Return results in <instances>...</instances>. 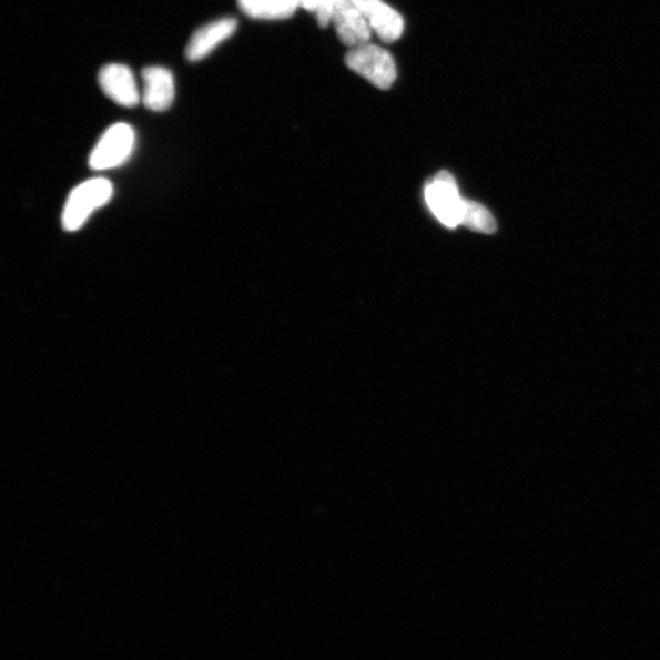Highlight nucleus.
Listing matches in <instances>:
<instances>
[{"mask_svg": "<svg viewBox=\"0 0 660 660\" xmlns=\"http://www.w3.org/2000/svg\"><path fill=\"white\" fill-rule=\"evenodd\" d=\"M114 189L110 180L93 177L78 185L65 202L62 225L63 230L74 233L81 230L91 215L110 203Z\"/></svg>", "mask_w": 660, "mask_h": 660, "instance_id": "1", "label": "nucleus"}, {"mask_svg": "<svg viewBox=\"0 0 660 660\" xmlns=\"http://www.w3.org/2000/svg\"><path fill=\"white\" fill-rule=\"evenodd\" d=\"M345 63L354 73L382 90H388L398 77L393 55L384 48L365 43L352 48L345 57Z\"/></svg>", "mask_w": 660, "mask_h": 660, "instance_id": "2", "label": "nucleus"}, {"mask_svg": "<svg viewBox=\"0 0 660 660\" xmlns=\"http://www.w3.org/2000/svg\"><path fill=\"white\" fill-rule=\"evenodd\" d=\"M136 145L135 130L126 123L108 128L90 154V167L94 172L115 170L126 163Z\"/></svg>", "mask_w": 660, "mask_h": 660, "instance_id": "3", "label": "nucleus"}, {"mask_svg": "<svg viewBox=\"0 0 660 660\" xmlns=\"http://www.w3.org/2000/svg\"><path fill=\"white\" fill-rule=\"evenodd\" d=\"M427 205L436 219L450 230L461 225L466 200L449 172H439L425 190Z\"/></svg>", "mask_w": 660, "mask_h": 660, "instance_id": "4", "label": "nucleus"}, {"mask_svg": "<svg viewBox=\"0 0 660 660\" xmlns=\"http://www.w3.org/2000/svg\"><path fill=\"white\" fill-rule=\"evenodd\" d=\"M332 23L339 40L354 48L369 42L372 29L362 8L351 0H335Z\"/></svg>", "mask_w": 660, "mask_h": 660, "instance_id": "5", "label": "nucleus"}, {"mask_svg": "<svg viewBox=\"0 0 660 660\" xmlns=\"http://www.w3.org/2000/svg\"><path fill=\"white\" fill-rule=\"evenodd\" d=\"M99 82L108 99L125 108L136 106L142 101L134 74L123 64H108L99 74Z\"/></svg>", "mask_w": 660, "mask_h": 660, "instance_id": "6", "label": "nucleus"}, {"mask_svg": "<svg viewBox=\"0 0 660 660\" xmlns=\"http://www.w3.org/2000/svg\"><path fill=\"white\" fill-rule=\"evenodd\" d=\"M237 29L234 18H222L209 22L191 35L186 47V58L192 63L209 57L215 48L231 39Z\"/></svg>", "mask_w": 660, "mask_h": 660, "instance_id": "7", "label": "nucleus"}, {"mask_svg": "<svg viewBox=\"0 0 660 660\" xmlns=\"http://www.w3.org/2000/svg\"><path fill=\"white\" fill-rule=\"evenodd\" d=\"M142 102L152 112L170 110L175 99V82L171 70L149 67L142 70Z\"/></svg>", "mask_w": 660, "mask_h": 660, "instance_id": "8", "label": "nucleus"}, {"mask_svg": "<svg viewBox=\"0 0 660 660\" xmlns=\"http://www.w3.org/2000/svg\"><path fill=\"white\" fill-rule=\"evenodd\" d=\"M363 11L372 31H375L383 42L393 43L402 38L404 19L383 0H364Z\"/></svg>", "mask_w": 660, "mask_h": 660, "instance_id": "9", "label": "nucleus"}, {"mask_svg": "<svg viewBox=\"0 0 660 660\" xmlns=\"http://www.w3.org/2000/svg\"><path fill=\"white\" fill-rule=\"evenodd\" d=\"M243 13L252 19L282 20L298 9L297 0H237Z\"/></svg>", "mask_w": 660, "mask_h": 660, "instance_id": "10", "label": "nucleus"}, {"mask_svg": "<svg viewBox=\"0 0 660 660\" xmlns=\"http://www.w3.org/2000/svg\"><path fill=\"white\" fill-rule=\"evenodd\" d=\"M461 225L484 234H494L497 223L494 215L481 203L466 200Z\"/></svg>", "mask_w": 660, "mask_h": 660, "instance_id": "11", "label": "nucleus"}, {"mask_svg": "<svg viewBox=\"0 0 660 660\" xmlns=\"http://www.w3.org/2000/svg\"><path fill=\"white\" fill-rule=\"evenodd\" d=\"M298 8L315 14L318 26L327 28L332 23L335 0H297Z\"/></svg>", "mask_w": 660, "mask_h": 660, "instance_id": "12", "label": "nucleus"}, {"mask_svg": "<svg viewBox=\"0 0 660 660\" xmlns=\"http://www.w3.org/2000/svg\"><path fill=\"white\" fill-rule=\"evenodd\" d=\"M352 3L363 9L364 0H351Z\"/></svg>", "mask_w": 660, "mask_h": 660, "instance_id": "13", "label": "nucleus"}]
</instances>
